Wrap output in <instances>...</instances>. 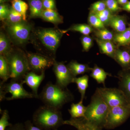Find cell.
<instances>
[{"label":"cell","instance_id":"obj_1","mask_svg":"<svg viewBox=\"0 0 130 130\" xmlns=\"http://www.w3.org/2000/svg\"><path fill=\"white\" fill-rule=\"evenodd\" d=\"M38 98L44 105L60 109L63 105L74 99L72 93L67 88L49 82L44 86Z\"/></svg>","mask_w":130,"mask_h":130},{"label":"cell","instance_id":"obj_2","mask_svg":"<svg viewBox=\"0 0 130 130\" xmlns=\"http://www.w3.org/2000/svg\"><path fill=\"white\" fill-rule=\"evenodd\" d=\"M33 120L39 128L47 130L56 129L64 122L60 109L45 105L35 111Z\"/></svg>","mask_w":130,"mask_h":130},{"label":"cell","instance_id":"obj_3","mask_svg":"<svg viewBox=\"0 0 130 130\" xmlns=\"http://www.w3.org/2000/svg\"><path fill=\"white\" fill-rule=\"evenodd\" d=\"M110 108L96 90L91 96L90 103L86 106L84 118L94 124L104 128Z\"/></svg>","mask_w":130,"mask_h":130},{"label":"cell","instance_id":"obj_4","mask_svg":"<svg viewBox=\"0 0 130 130\" xmlns=\"http://www.w3.org/2000/svg\"><path fill=\"white\" fill-rule=\"evenodd\" d=\"M5 57L9 66L10 78L23 81L26 74L31 70L26 55L21 51L11 50Z\"/></svg>","mask_w":130,"mask_h":130},{"label":"cell","instance_id":"obj_5","mask_svg":"<svg viewBox=\"0 0 130 130\" xmlns=\"http://www.w3.org/2000/svg\"><path fill=\"white\" fill-rule=\"evenodd\" d=\"M62 31L54 28H41L35 31V36L38 42L42 45L53 58L59 45L63 36Z\"/></svg>","mask_w":130,"mask_h":130},{"label":"cell","instance_id":"obj_6","mask_svg":"<svg viewBox=\"0 0 130 130\" xmlns=\"http://www.w3.org/2000/svg\"><path fill=\"white\" fill-rule=\"evenodd\" d=\"M22 81L11 80L7 84H0L1 101L6 99L8 101L25 98H36L32 93H30L24 89Z\"/></svg>","mask_w":130,"mask_h":130},{"label":"cell","instance_id":"obj_7","mask_svg":"<svg viewBox=\"0 0 130 130\" xmlns=\"http://www.w3.org/2000/svg\"><path fill=\"white\" fill-rule=\"evenodd\" d=\"M96 90L110 108L119 106H130V103L124 93L116 88H97Z\"/></svg>","mask_w":130,"mask_h":130},{"label":"cell","instance_id":"obj_8","mask_svg":"<svg viewBox=\"0 0 130 130\" xmlns=\"http://www.w3.org/2000/svg\"><path fill=\"white\" fill-rule=\"evenodd\" d=\"M7 29L10 37L16 44H25L29 39L32 26L26 21L8 24Z\"/></svg>","mask_w":130,"mask_h":130},{"label":"cell","instance_id":"obj_9","mask_svg":"<svg viewBox=\"0 0 130 130\" xmlns=\"http://www.w3.org/2000/svg\"><path fill=\"white\" fill-rule=\"evenodd\" d=\"M130 115V106H119L111 108L106 120L104 128L111 129L123 124Z\"/></svg>","mask_w":130,"mask_h":130},{"label":"cell","instance_id":"obj_10","mask_svg":"<svg viewBox=\"0 0 130 130\" xmlns=\"http://www.w3.org/2000/svg\"><path fill=\"white\" fill-rule=\"evenodd\" d=\"M27 58L30 70L33 72L41 73L53 66L55 59L40 54L27 53Z\"/></svg>","mask_w":130,"mask_h":130},{"label":"cell","instance_id":"obj_11","mask_svg":"<svg viewBox=\"0 0 130 130\" xmlns=\"http://www.w3.org/2000/svg\"><path fill=\"white\" fill-rule=\"evenodd\" d=\"M53 66L56 78V84L63 88H67L68 85L73 83L75 77L63 62H58L55 60Z\"/></svg>","mask_w":130,"mask_h":130},{"label":"cell","instance_id":"obj_12","mask_svg":"<svg viewBox=\"0 0 130 130\" xmlns=\"http://www.w3.org/2000/svg\"><path fill=\"white\" fill-rule=\"evenodd\" d=\"M45 77L44 72L40 75H38L33 72H29L27 73L23 80V83L26 84L32 90V93L38 98L39 95L38 94V90L40 84Z\"/></svg>","mask_w":130,"mask_h":130},{"label":"cell","instance_id":"obj_13","mask_svg":"<svg viewBox=\"0 0 130 130\" xmlns=\"http://www.w3.org/2000/svg\"><path fill=\"white\" fill-rule=\"evenodd\" d=\"M64 124L71 125L78 130H102L103 128L94 124L84 117L73 118L64 121Z\"/></svg>","mask_w":130,"mask_h":130},{"label":"cell","instance_id":"obj_14","mask_svg":"<svg viewBox=\"0 0 130 130\" xmlns=\"http://www.w3.org/2000/svg\"><path fill=\"white\" fill-rule=\"evenodd\" d=\"M119 89L125 95L130 103V70L129 68L120 73L119 75Z\"/></svg>","mask_w":130,"mask_h":130},{"label":"cell","instance_id":"obj_15","mask_svg":"<svg viewBox=\"0 0 130 130\" xmlns=\"http://www.w3.org/2000/svg\"><path fill=\"white\" fill-rule=\"evenodd\" d=\"M67 66L74 77L91 71L92 69L86 64H81L75 61H71Z\"/></svg>","mask_w":130,"mask_h":130},{"label":"cell","instance_id":"obj_16","mask_svg":"<svg viewBox=\"0 0 130 130\" xmlns=\"http://www.w3.org/2000/svg\"><path fill=\"white\" fill-rule=\"evenodd\" d=\"M41 18L45 21L54 24L62 23L63 22L62 17L55 10L44 9Z\"/></svg>","mask_w":130,"mask_h":130},{"label":"cell","instance_id":"obj_17","mask_svg":"<svg viewBox=\"0 0 130 130\" xmlns=\"http://www.w3.org/2000/svg\"><path fill=\"white\" fill-rule=\"evenodd\" d=\"M114 58L122 67L126 69L130 68V54L128 51L116 50Z\"/></svg>","mask_w":130,"mask_h":130},{"label":"cell","instance_id":"obj_18","mask_svg":"<svg viewBox=\"0 0 130 130\" xmlns=\"http://www.w3.org/2000/svg\"><path fill=\"white\" fill-rule=\"evenodd\" d=\"M43 1V0H29L31 18H41L44 9Z\"/></svg>","mask_w":130,"mask_h":130},{"label":"cell","instance_id":"obj_19","mask_svg":"<svg viewBox=\"0 0 130 130\" xmlns=\"http://www.w3.org/2000/svg\"><path fill=\"white\" fill-rule=\"evenodd\" d=\"M109 25L118 33H120L127 29L126 19L124 16L113 15Z\"/></svg>","mask_w":130,"mask_h":130},{"label":"cell","instance_id":"obj_20","mask_svg":"<svg viewBox=\"0 0 130 130\" xmlns=\"http://www.w3.org/2000/svg\"><path fill=\"white\" fill-rule=\"evenodd\" d=\"M89 76L85 75L78 78L74 77L73 83L76 84L78 89L81 95V100L83 101L85 98L86 89L89 86Z\"/></svg>","mask_w":130,"mask_h":130},{"label":"cell","instance_id":"obj_21","mask_svg":"<svg viewBox=\"0 0 130 130\" xmlns=\"http://www.w3.org/2000/svg\"><path fill=\"white\" fill-rule=\"evenodd\" d=\"M83 102V101L80 100L78 103H73L71 105V108L68 109V111L71 118H77L84 117L86 107L84 106Z\"/></svg>","mask_w":130,"mask_h":130},{"label":"cell","instance_id":"obj_22","mask_svg":"<svg viewBox=\"0 0 130 130\" xmlns=\"http://www.w3.org/2000/svg\"><path fill=\"white\" fill-rule=\"evenodd\" d=\"M108 76H110L109 73L97 66H95L94 68H92L90 74L91 77L96 80L98 83L103 84L104 87H105V80Z\"/></svg>","mask_w":130,"mask_h":130},{"label":"cell","instance_id":"obj_23","mask_svg":"<svg viewBox=\"0 0 130 130\" xmlns=\"http://www.w3.org/2000/svg\"><path fill=\"white\" fill-rule=\"evenodd\" d=\"M96 41L103 53L114 58L116 50L112 43L111 41H103L100 39H96Z\"/></svg>","mask_w":130,"mask_h":130},{"label":"cell","instance_id":"obj_24","mask_svg":"<svg viewBox=\"0 0 130 130\" xmlns=\"http://www.w3.org/2000/svg\"><path fill=\"white\" fill-rule=\"evenodd\" d=\"M0 77L2 80L1 84L5 83L10 78L9 66L5 56L0 55Z\"/></svg>","mask_w":130,"mask_h":130},{"label":"cell","instance_id":"obj_25","mask_svg":"<svg viewBox=\"0 0 130 130\" xmlns=\"http://www.w3.org/2000/svg\"><path fill=\"white\" fill-rule=\"evenodd\" d=\"M113 40L120 46H125L130 43V26L124 31L116 34Z\"/></svg>","mask_w":130,"mask_h":130},{"label":"cell","instance_id":"obj_26","mask_svg":"<svg viewBox=\"0 0 130 130\" xmlns=\"http://www.w3.org/2000/svg\"><path fill=\"white\" fill-rule=\"evenodd\" d=\"M10 40L5 34L2 32L0 33V54L6 56L11 51Z\"/></svg>","mask_w":130,"mask_h":130},{"label":"cell","instance_id":"obj_27","mask_svg":"<svg viewBox=\"0 0 130 130\" xmlns=\"http://www.w3.org/2000/svg\"><path fill=\"white\" fill-rule=\"evenodd\" d=\"M11 4L12 7L22 15L24 21H26V12L28 8L27 3L22 0H12Z\"/></svg>","mask_w":130,"mask_h":130},{"label":"cell","instance_id":"obj_28","mask_svg":"<svg viewBox=\"0 0 130 130\" xmlns=\"http://www.w3.org/2000/svg\"><path fill=\"white\" fill-rule=\"evenodd\" d=\"M62 31L63 33L67 32L69 31H78L81 32L85 36H88L91 32H92V29L90 26L88 25L85 24H78L72 26L66 30Z\"/></svg>","mask_w":130,"mask_h":130},{"label":"cell","instance_id":"obj_29","mask_svg":"<svg viewBox=\"0 0 130 130\" xmlns=\"http://www.w3.org/2000/svg\"><path fill=\"white\" fill-rule=\"evenodd\" d=\"M8 22V24L18 23L24 21L23 16L12 7L10 8L9 15L6 19Z\"/></svg>","mask_w":130,"mask_h":130},{"label":"cell","instance_id":"obj_30","mask_svg":"<svg viewBox=\"0 0 130 130\" xmlns=\"http://www.w3.org/2000/svg\"><path fill=\"white\" fill-rule=\"evenodd\" d=\"M89 23L94 28L98 30L105 29V25L101 21L97 15L91 12L88 18Z\"/></svg>","mask_w":130,"mask_h":130},{"label":"cell","instance_id":"obj_31","mask_svg":"<svg viewBox=\"0 0 130 130\" xmlns=\"http://www.w3.org/2000/svg\"><path fill=\"white\" fill-rule=\"evenodd\" d=\"M95 13L105 25L109 24V22L113 16L111 12L107 8L102 11Z\"/></svg>","mask_w":130,"mask_h":130},{"label":"cell","instance_id":"obj_32","mask_svg":"<svg viewBox=\"0 0 130 130\" xmlns=\"http://www.w3.org/2000/svg\"><path fill=\"white\" fill-rule=\"evenodd\" d=\"M96 36L103 41H111L113 39L112 33L106 29L98 30L96 32Z\"/></svg>","mask_w":130,"mask_h":130},{"label":"cell","instance_id":"obj_33","mask_svg":"<svg viewBox=\"0 0 130 130\" xmlns=\"http://www.w3.org/2000/svg\"><path fill=\"white\" fill-rule=\"evenodd\" d=\"M9 119L8 111L7 110H4L0 119V130H6L7 127L11 126V124L8 122Z\"/></svg>","mask_w":130,"mask_h":130},{"label":"cell","instance_id":"obj_34","mask_svg":"<svg viewBox=\"0 0 130 130\" xmlns=\"http://www.w3.org/2000/svg\"><path fill=\"white\" fill-rule=\"evenodd\" d=\"M107 8L112 13L118 12L122 9L119 6L117 0H104Z\"/></svg>","mask_w":130,"mask_h":130},{"label":"cell","instance_id":"obj_35","mask_svg":"<svg viewBox=\"0 0 130 130\" xmlns=\"http://www.w3.org/2000/svg\"><path fill=\"white\" fill-rule=\"evenodd\" d=\"M91 12L94 13L100 12L106 9V3L104 1H99L94 3L91 7Z\"/></svg>","mask_w":130,"mask_h":130},{"label":"cell","instance_id":"obj_36","mask_svg":"<svg viewBox=\"0 0 130 130\" xmlns=\"http://www.w3.org/2000/svg\"><path fill=\"white\" fill-rule=\"evenodd\" d=\"M10 8L4 4L0 5V19L1 21L6 20L9 15Z\"/></svg>","mask_w":130,"mask_h":130},{"label":"cell","instance_id":"obj_37","mask_svg":"<svg viewBox=\"0 0 130 130\" xmlns=\"http://www.w3.org/2000/svg\"><path fill=\"white\" fill-rule=\"evenodd\" d=\"M81 42L84 50L88 51L92 46L93 41L91 38L88 36H85L81 38Z\"/></svg>","mask_w":130,"mask_h":130},{"label":"cell","instance_id":"obj_38","mask_svg":"<svg viewBox=\"0 0 130 130\" xmlns=\"http://www.w3.org/2000/svg\"><path fill=\"white\" fill-rule=\"evenodd\" d=\"M43 6L44 9L55 10V0H43Z\"/></svg>","mask_w":130,"mask_h":130},{"label":"cell","instance_id":"obj_39","mask_svg":"<svg viewBox=\"0 0 130 130\" xmlns=\"http://www.w3.org/2000/svg\"><path fill=\"white\" fill-rule=\"evenodd\" d=\"M6 130H25V129L21 124H16L15 125H11L10 127L8 128Z\"/></svg>","mask_w":130,"mask_h":130},{"label":"cell","instance_id":"obj_40","mask_svg":"<svg viewBox=\"0 0 130 130\" xmlns=\"http://www.w3.org/2000/svg\"><path fill=\"white\" fill-rule=\"evenodd\" d=\"M26 125V130H42L39 127L32 125L30 122H27Z\"/></svg>","mask_w":130,"mask_h":130},{"label":"cell","instance_id":"obj_41","mask_svg":"<svg viewBox=\"0 0 130 130\" xmlns=\"http://www.w3.org/2000/svg\"><path fill=\"white\" fill-rule=\"evenodd\" d=\"M122 9L130 13V1H128V2L125 5L123 6Z\"/></svg>","mask_w":130,"mask_h":130},{"label":"cell","instance_id":"obj_42","mask_svg":"<svg viewBox=\"0 0 130 130\" xmlns=\"http://www.w3.org/2000/svg\"><path fill=\"white\" fill-rule=\"evenodd\" d=\"M119 4L124 6L128 2V0H117Z\"/></svg>","mask_w":130,"mask_h":130},{"label":"cell","instance_id":"obj_43","mask_svg":"<svg viewBox=\"0 0 130 130\" xmlns=\"http://www.w3.org/2000/svg\"><path fill=\"white\" fill-rule=\"evenodd\" d=\"M7 0H0V2L1 4H3V3L7 1Z\"/></svg>","mask_w":130,"mask_h":130}]
</instances>
